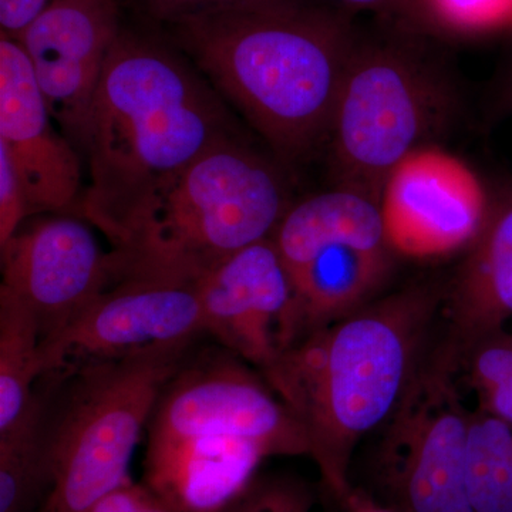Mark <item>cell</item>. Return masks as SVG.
I'll return each instance as SVG.
<instances>
[{
    "mask_svg": "<svg viewBox=\"0 0 512 512\" xmlns=\"http://www.w3.org/2000/svg\"><path fill=\"white\" fill-rule=\"evenodd\" d=\"M336 503L342 512H399L383 504L372 494L367 493L365 488L355 483L350 484L348 490L336 500Z\"/></svg>",
    "mask_w": 512,
    "mask_h": 512,
    "instance_id": "29",
    "label": "cell"
},
{
    "mask_svg": "<svg viewBox=\"0 0 512 512\" xmlns=\"http://www.w3.org/2000/svg\"><path fill=\"white\" fill-rule=\"evenodd\" d=\"M29 214L22 181L8 153L0 148V247L8 244Z\"/></svg>",
    "mask_w": 512,
    "mask_h": 512,
    "instance_id": "25",
    "label": "cell"
},
{
    "mask_svg": "<svg viewBox=\"0 0 512 512\" xmlns=\"http://www.w3.org/2000/svg\"><path fill=\"white\" fill-rule=\"evenodd\" d=\"M120 33L119 0H52L18 39L50 114L82 150L94 96Z\"/></svg>",
    "mask_w": 512,
    "mask_h": 512,
    "instance_id": "13",
    "label": "cell"
},
{
    "mask_svg": "<svg viewBox=\"0 0 512 512\" xmlns=\"http://www.w3.org/2000/svg\"><path fill=\"white\" fill-rule=\"evenodd\" d=\"M40 343L36 313L0 286V434L22 424L40 402L33 390L42 376Z\"/></svg>",
    "mask_w": 512,
    "mask_h": 512,
    "instance_id": "19",
    "label": "cell"
},
{
    "mask_svg": "<svg viewBox=\"0 0 512 512\" xmlns=\"http://www.w3.org/2000/svg\"><path fill=\"white\" fill-rule=\"evenodd\" d=\"M227 511H228V510H227ZM227 511H225V512H227Z\"/></svg>",
    "mask_w": 512,
    "mask_h": 512,
    "instance_id": "32",
    "label": "cell"
},
{
    "mask_svg": "<svg viewBox=\"0 0 512 512\" xmlns=\"http://www.w3.org/2000/svg\"><path fill=\"white\" fill-rule=\"evenodd\" d=\"M420 28L477 37L512 32V0H417Z\"/></svg>",
    "mask_w": 512,
    "mask_h": 512,
    "instance_id": "23",
    "label": "cell"
},
{
    "mask_svg": "<svg viewBox=\"0 0 512 512\" xmlns=\"http://www.w3.org/2000/svg\"><path fill=\"white\" fill-rule=\"evenodd\" d=\"M2 251V288L28 303L42 339L76 319L117 278L114 251H103L92 228L72 217L20 228Z\"/></svg>",
    "mask_w": 512,
    "mask_h": 512,
    "instance_id": "12",
    "label": "cell"
},
{
    "mask_svg": "<svg viewBox=\"0 0 512 512\" xmlns=\"http://www.w3.org/2000/svg\"><path fill=\"white\" fill-rule=\"evenodd\" d=\"M419 30L402 23L396 35H357L325 146L335 187L380 202L394 168L456 119V89Z\"/></svg>",
    "mask_w": 512,
    "mask_h": 512,
    "instance_id": "5",
    "label": "cell"
},
{
    "mask_svg": "<svg viewBox=\"0 0 512 512\" xmlns=\"http://www.w3.org/2000/svg\"><path fill=\"white\" fill-rule=\"evenodd\" d=\"M140 512H181L175 510L174 507H171L170 504L165 503V501L161 500L160 497H156V500L153 503L147 505L146 508H143Z\"/></svg>",
    "mask_w": 512,
    "mask_h": 512,
    "instance_id": "31",
    "label": "cell"
},
{
    "mask_svg": "<svg viewBox=\"0 0 512 512\" xmlns=\"http://www.w3.org/2000/svg\"><path fill=\"white\" fill-rule=\"evenodd\" d=\"M466 259L444 286L447 348H460L512 319V198L493 205Z\"/></svg>",
    "mask_w": 512,
    "mask_h": 512,
    "instance_id": "16",
    "label": "cell"
},
{
    "mask_svg": "<svg viewBox=\"0 0 512 512\" xmlns=\"http://www.w3.org/2000/svg\"><path fill=\"white\" fill-rule=\"evenodd\" d=\"M471 413L437 349L379 429L367 493L399 512H474L466 485Z\"/></svg>",
    "mask_w": 512,
    "mask_h": 512,
    "instance_id": "7",
    "label": "cell"
},
{
    "mask_svg": "<svg viewBox=\"0 0 512 512\" xmlns=\"http://www.w3.org/2000/svg\"><path fill=\"white\" fill-rule=\"evenodd\" d=\"M153 18L167 23L188 13L202 10L232 8V6H262L296 0H140Z\"/></svg>",
    "mask_w": 512,
    "mask_h": 512,
    "instance_id": "26",
    "label": "cell"
},
{
    "mask_svg": "<svg viewBox=\"0 0 512 512\" xmlns=\"http://www.w3.org/2000/svg\"><path fill=\"white\" fill-rule=\"evenodd\" d=\"M394 254L342 242L318 249L289 271L295 293L293 345L379 298L392 275Z\"/></svg>",
    "mask_w": 512,
    "mask_h": 512,
    "instance_id": "17",
    "label": "cell"
},
{
    "mask_svg": "<svg viewBox=\"0 0 512 512\" xmlns=\"http://www.w3.org/2000/svg\"><path fill=\"white\" fill-rule=\"evenodd\" d=\"M238 437L275 456H309L298 419L262 373L234 353L188 363L165 387L148 423V440Z\"/></svg>",
    "mask_w": 512,
    "mask_h": 512,
    "instance_id": "8",
    "label": "cell"
},
{
    "mask_svg": "<svg viewBox=\"0 0 512 512\" xmlns=\"http://www.w3.org/2000/svg\"><path fill=\"white\" fill-rule=\"evenodd\" d=\"M197 281L163 275L117 278L69 325L40 343L42 375L192 343L204 335Z\"/></svg>",
    "mask_w": 512,
    "mask_h": 512,
    "instance_id": "9",
    "label": "cell"
},
{
    "mask_svg": "<svg viewBox=\"0 0 512 512\" xmlns=\"http://www.w3.org/2000/svg\"><path fill=\"white\" fill-rule=\"evenodd\" d=\"M52 0H0L2 36L18 40Z\"/></svg>",
    "mask_w": 512,
    "mask_h": 512,
    "instance_id": "28",
    "label": "cell"
},
{
    "mask_svg": "<svg viewBox=\"0 0 512 512\" xmlns=\"http://www.w3.org/2000/svg\"><path fill=\"white\" fill-rule=\"evenodd\" d=\"M268 454L228 436L148 440L146 485L181 512H225L247 490Z\"/></svg>",
    "mask_w": 512,
    "mask_h": 512,
    "instance_id": "15",
    "label": "cell"
},
{
    "mask_svg": "<svg viewBox=\"0 0 512 512\" xmlns=\"http://www.w3.org/2000/svg\"><path fill=\"white\" fill-rule=\"evenodd\" d=\"M346 12H370L421 29L417 0H329Z\"/></svg>",
    "mask_w": 512,
    "mask_h": 512,
    "instance_id": "27",
    "label": "cell"
},
{
    "mask_svg": "<svg viewBox=\"0 0 512 512\" xmlns=\"http://www.w3.org/2000/svg\"><path fill=\"white\" fill-rule=\"evenodd\" d=\"M232 136L220 96L181 57L121 30L87 124L84 220L120 248L154 195Z\"/></svg>",
    "mask_w": 512,
    "mask_h": 512,
    "instance_id": "2",
    "label": "cell"
},
{
    "mask_svg": "<svg viewBox=\"0 0 512 512\" xmlns=\"http://www.w3.org/2000/svg\"><path fill=\"white\" fill-rule=\"evenodd\" d=\"M380 207L390 247L412 258L470 247L490 211L477 175L436 146L416 151L394 168Z\"/></svg>",
    "mask_w": 512,
    "mask_h": 512,
    "instance_id": "10",
    "label": "cell"
},
{
    "mask_svg": "<svg viewBox=\"0 0 512 512\" xmlns=\"http://www.w3.org/2000/svg\"><path fill=\"white\" fill-rule=\"evenodd\" d=\"M197 285L205 333L262 375L293 345L295 293L272 238L212 266Z\"/></svg>",
    "mask_w": 512,
    "mask_h": 512,
    "instance_id": "11",
    "label": "cell"
},
{
    "mask_svg": "<svg viewBox=\"0 0 512 512\" xmlns=\"http://www.w3.org/2000/svg\"><path fill=\"white\" fill-rule=\"evenodd\" d=\"M180 47L284 163L326 146L357 33L296 2L232 6L167 22Z\"/></svg>",
    "mask_w": 512,
    "mask_h": 512,
    "instance_id": "1",
    "label": "cell"
},
{
    "mask_svg": "<svg viewBox=\"0 0 512 512\" xmlns=\"http://www.w3.org/2000/svg\"><path fill=\"white\" fill-rule=\"evenodd\" d=\"M192 343L76 366L64 410L47 427L52 488L40 512H86L131 481L144 426Z\"/></svg>",
    "mask_w": 512,
    "mask_h": 512,
    "instance_id": "6",
    "label": "cell"
},
{
    "mask_svg": "<svg viewBox=\"0 0 512 512\" xmlns=\"http://www.w3.org/2000/svg\"><path fill=\"white\" fill-rule=\"evenodd\" d=\"M272 161L227 138L154 195L114 249L119 278L163 275L197 281L225 258L272 238L291 207Z\"/></svg>",
    "mask_w": 512,
    "mask_h": 512,
    "instance_id": "4",
    "label": "cell"
},
{
    "mask_svg": "<svg viewBox=\"0 0 512 512\" xmlns=\"http://www.w3.org/2000/svg\"><path fill=\"white\" fill-rule=\"evenodd\" d=\"M272 241L288 271L326 245L345 242L370 249H393L380 202L343 187L292 204Z\"/></svg>",
    "mask_w": 512,
    "mask_h": 512,
    "instance_id": "18",
    "label": "cell"
},
{
    "mask_svg": "<svg viewBox=\"0 0 512 512\" xmlns=\"http://www.w3.org/2000/svg\"><path fill=\"white\" fill-rule=\"evenodd\" d=\"M454 375L477 397V410L512 427V335L487 333L460 348L441 345Z\"/></svg>",
    "mask_w": 512,
    "mask_h": 512,
    "instance_id": "22",
    "label": "cell"
},
{
    "mask_svg": "<svg viewBox=\"0 0 512 512\" xmlns=\"http://www.w3.org/2000/svg\"><path fill=\"white\" fill-rule=\"evenodd\" d=\"M493 113L498 119L512 116V56L495 87Z\"/></svg>",
    "mask_w": 512,
    "mask_h": 512,
    "instance_id": "30",
    "label": "cell"
},
{
    "mask_svg": "<svg viewBox=\"0 0 512 512\" xmlns=\"http://www.w3.org/2000/svg\"><path fill=\"white\" fill-rule=\"evenodd\" d=\"M466 485L474 512H512V427L480 410L468 429Z\"/></svg>",
    "mask_w": 512,
    "mask_h": 512,
    "instance_id": "21",
    "label": "cell"
},
{
    "mask_svg": "<svg viewBox=\"0 0 512 512\" xmlns=\"http://www.w3.org/2000/svg\"><path fill=\"white\" fill-rule=\"evenodd\" d=\"M52 121L25 49L0 37V148L22 181L30 214L66 211L82 187L74 144Z\"/></svg>",
    "mask_w": 512,
    "mask_h": 512,
    "instance_id": "14",
    "label": "cell"
},
{
    "mask_svg": "<svg viewBox=\"0 0 512 512\" xmlns=\"http://www.w3.org/2000/svg\"><path fill=\"white\" fill-rule=\"evenodd\" d=\"M43 400L28 419L0 434V512H35L52 488Z\"/></svg>",
    "mask_w": 512,
    "mask_h": 512,
    "instance_id": "20",
    "label": "cell"
},
{
    "mask_svg": "<svg viewBox=\"0 0 512 512\" xmlns=\"http://www.w3.org/2000/svg\"><path fill=\"white\" fill-rule=\"evenodd\" d=\"M316 493L308 481L291 474L256 476L227 512H311Z\"/></svg>",
    "mask_w": 512,
    "mask_h": 512,
    "instance_id": "24",
    "label": "cell"
},
{
    "mask_svg": "<svg viewBox=\"0 0 512 512\" xmlns=\"http://www.w3.org/2000/svg\"><path fill=\"white\" fill-rule=\"evenodd\" d=\"M444 286L417 282L379 296L285 350L264 373L305 431L335 500L352 484L360 441L392 416L424 360Z\"/></svg>",
    "mask_w": 512,
    "mask_h": 512,
    "instance_id": "3",
    "label": "cell"
}]
</instances>
